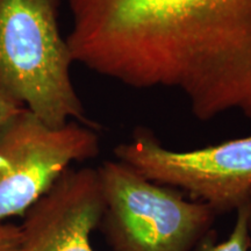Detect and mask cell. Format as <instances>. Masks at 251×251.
I'll return each instance as SVG.
<instances>
[{
	"instance_id": "cell-6",
	"label": "cell",
	"mask_w": 251,
	"mask_h": 251,
	"mask_svg": "<svg viewBox=\"0 0 251 251\" xmlns=\"http://www.w3.org/2000/svg\"><path fill=\"white\" fill-rule=\"evenodd\" d=\"M103 198L98 170L68 169L24 215L18 251H96Z\"/></svg>"
},
{
	"instance_id": "cell-7",
	"label": "cell",
	"mask_w": 251,
	"mask_h": 251,
	"mask_svg": "<svg viewBox=\"0 0 251 251\" xmlns=\"http://www.w3.org/2000/svg\"><path fill=\"white\" fill-rule=\"evenodd\" d=\"M236 221L231 234L221 243H213L211 240L199 247V251H249L251 248L250 229V200L236 209Z\"/></svg>"
},
{
	"instance_id": "cell-2",
	"label": "cell",
	"mask_w": 251,
	"mask_h": 251,
	"mask_svg": "<svg viewBox=\"0 0 251 251\" xmlns=\"http://www.w3.org/2000/svg\"><path fill=\"white\" fill-rule=\"evenodd\" d=\"M61 0H0V90L49 127L87 117L70 74L74 63L58 25Z\"/></svg>"
},
{
	"instance_id": "cell-9",
	"label": "cell",
	"mask_w": 251,
	"mask_h": 251,
	"mask_svg": "<svg viewBox=\"0 0 251 251\" xmlns=\"http://www.w3.org/2000/svg\"><path fill=\"white\" fill-rule=\"evenodd\" d=\"M20 226L0 221V251H18Z\"/></svg>"
},
{
	"instance_id": "cell-11",
	"label": "cell",
	"mask_w": 251,
	"mask_h": 251,
	"mask_svg": "<svg viewBox=\"0 0 251 251\" xmlns=\"http://www.w3.org/2000/svg\"><path fill=\"white\" fill-rule=\"evenodd\" d=\"M250 229H251V193H250Z\"/></svg>"
},
{
	"instance_id": "cell-4",
	"label": "cell",
	"mask_w": 251,
	"mask_h": 251,
	"mask_svg": "<svg viewBox=\"0 0 251 251\" xmlns=\"http://www.w3.org/2000/svg\"><path fill=\"white\" fill-rule=\"evenodd\" d=\"M124 162L157 184L179 188L216 214L236 211L251 193V135L205 148L177 151L139 129L114 149Z\"/></svg>"
},
{
	"instance_id": "cell-8",
	"label": "cell",
	"mask_w": 251,
	"mask_h": 251,
	"mask_svg": "<svg viewBox=\"0 0 251 251\" xmlns=\"http://www.w3.org/2000/svg\"><path fill=\"white\" fill-rule=\"evenodd\" d=\"M25 106L17 99L0 90V134L7 126L24 112Z\"/></svg>"
},
{
	"instance_id": "cell-1",
	"label": "cell",
	"mask_w": 251,
	"mask_h": 251,
	"mask_svg": "<svg viewBox=\"0 0 251 251\" xmlns=\"http://www.w3.org/2000/svg\"><path fill=\"white\" fill-rule=\"evenodd\" d=\"M74 63L137 90L175 91L200 121L251 122V0H64Z\"/></svg>"
},
{
	"instance_id": "cell-10",
	"label": "cell",
	"mask_w": 251,
	"mask_h": 251,
	"mask_svg": "<svg viewBox=\"0 0 251 251\" xmlns=\"http://www.w3.org/2000/svg\"><path fill=\"white\" fill-rule=\"evenodd\" d=\"M5 168H6V158L5 156L0 152V171L4 170Z\"/></svg>"
},
{
	"instance_id": "cell-5",
	"label": "cell",
	"mask_w": 251,
	"mask_h": 251,
	"mask_svg": "<svg viewBox=\"0 0 251 251\" xmlns=\"http://www.w3.org/2000/svg\"><path fill=\"white\" fill-rule=\"evenodd\" d=\"M96 130L77 121L49 127L25 108L0 134V221L25 215L72 163L98 156Z\"/></svg>"
},
{
	"instance_id": "cell-3",
	"label": "cell",
	"mask_w": 251,
	"mask_h": 251,
	"mask_svg": "<svg viewBox=\"0 0 251 251\" xmlns=\"http://www.w3.org/2000/svg\"><path fill=\"white\" fill-rule=\"evenodd\" d=\"M103 198L101 228L112 251H192L214 224V209L190 201L120 161L97 168Z\"/></svg>"
}]
</instances>
